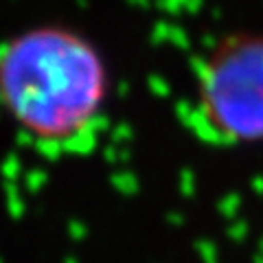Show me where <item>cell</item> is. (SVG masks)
I'll use <instances>...</instances> for the list:
<instances>
[{
	"instance_id": "1",
	"label": "cell",
	"mask_w": 263,
	"mask_h": 263,
	"mask_svg": "<svg viewBox=\"0 0 263 263\" xmlns=\"http://www.w3.org/2000/svg\"><path fill=\"white\" fill-rule=\"evenodd\" d=\"M108 68L88 37L37 27L0 44V105L29 138L86 141L108 101Z\"/></svg>"
},
{
	"instance_id": "2",
	"label": "cell",
	"mask_w": 263,
	"mask_h": 263,
	"mask_svg": "<svg viewBox=\"0 0 263 263\" xmlns=\"http://www.w3.org/2000/svg\"><path fill=\"white\" fill-rule=\"evenodd\" d=\"M195 114L213 141L263 143V35H230L202 64Z\"/></svg>"
}]
</instances>
